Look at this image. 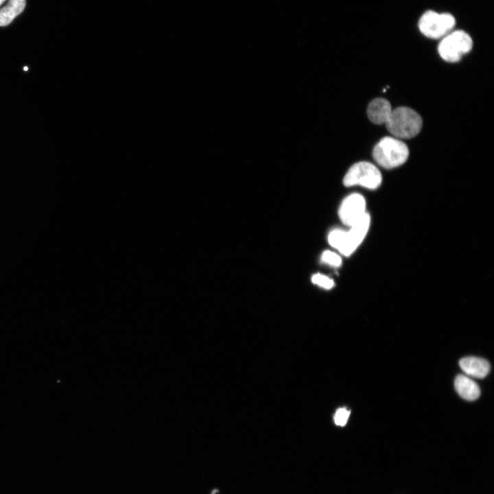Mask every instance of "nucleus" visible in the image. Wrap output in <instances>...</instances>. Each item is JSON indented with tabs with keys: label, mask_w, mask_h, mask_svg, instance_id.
Here are the masks:
<instances>
[{
	"label": "nucleus",
	"mask_w": 494,
	"mask_h": 494,
	"mask_svg": "<svg viewBox=\"0 0 494 494\" xmlns=\"http://www.w3.org/2000/svg\"><path fill=\"white\" fill-rule=\"evenodd\" d=\"M455 24L456 20L451 14L429 10L420 18L419 28L426 37L436 39L450 33Z\"/></svg>",
	"instance_id": "6"
},
{
	"label": "nucleus",
	"mask_w": 494,
	"mask_h": 494,
	"mask_svg": "<svg viewBox=\"0 0 494 494\" xmlns=\"http://www.w3.org/2000/svg\"><path fill=\"white\" fill-rule=\"evenodd\" d=\"M350 413V410L346 408L338 409L333 416L335 424L338 426H344L347 423Z\"/></svg>",
	"instance_id": "14"
},
{
	"label": "nucleus",
	"mask_w": 494,
	"mask_h": 494,
	"mask_svg": "<svg viewBox=\"0 0 494 494\" xmlns=\"http://www.w3.org/2000/svg\"><path fill=\"white\" fill-rule=\"evenodd\" d=\"M454 386L458 394L465 400L474 401L480 397L478 385L465 375H458L454 381Z\"/></svg>",
	"instance_id": "10"
},
{
	"label": "nucleus",
	"mask_w": 494,
	"mask_h": 494,
	"mask_svg": "<svg viewBox=\"0 0 494 494\" xmlns=\"http://www.w3.org/2000/svg\"><path fill=\"white\" fill-rule=\"evenodd\" d=\"M366 200L360 193H353L346 196L342 202L338 215L341 222L350 227L367 212Z\"/></svg>",
	"instance_id": "7"
},
{
	"label": "nucleus",
	"mask_w": 494,
	"mask_h": 494,
	"mask_svg": "<svg viewBox=\"0 0 494 494\" xmlns=\"http://www.w3.org/2000/svg\"><path fill=\"white\" fill-rule=\"evenodd\" d=\"M385 124L394 137L399 139H410L419 133L423 121L413 109L401 106L392 110Z\"/></svg>",
	"instance_id": "2"
},
{
	"label": "nucleus",
	"mask_w": 494,
	"mask_h": 494,
	"mask_svg": "<svg viewBox=\"0 0 494 494\" xmlns=\"http://www.w3.org/2000/svg\"><path fill=\"white\" fill-rule=\"evenodd\" d=\"M459 365L467 375L475 378H484L490 371L489 363L480 357H464L460 360Z\"/></svg>",
	"instance_id": "8"
},
{
	"label": "nucleus",
	"mask_w": 494,
	"mask_h": 494,
	"mask_svg": "<svg viewBox=\"0 0 494 494\" xmlns=\"http://www.w3.org/2000/svg\"><path fill=\"white\" fill-rule=\"evenodd\" d=\"M473 47L471 36L462 30L451 32L440 40L438 51L440 56L445 61L456 62Z\"/></svg>",
	"instance_id": "4"
},
{
	"label": "nucleus",
	"mask_w": 494,
	"mask_h": 494,
	"mask_svg": "<svg viewBox=\"0 0 494 494\" xmlns=\"http://www.w3.org/2000/svg\"><path fill=\"white\" fill-rule=\"evenodd\" d=\"M408 156L407 145L401 139L392 137L382 138L373 151L376 163L386 169H392L403 165Z\"/></svg>",
	"instance_id": "3"
},
{
	"label": "nucleus",
	"mask_w": 494,
	"mask_h": 494,
	"mask_svg": "<svg viewBox=\"0 0 494 494\" xmlns=\"http://www.w3.org/2000/svg\"><path fill=\"white\" fill-rule=\"evenodd\" d=\"M392 107L390 102L384 98H376L372 100L367 108V114L369 119L375 124H385L391 112Z\"/></svg>",
	"instance_id": "9"
},
{
	"label": "nucleus",
	"mask_w": 494,
	"mask_h": 494,
	"mask_svg": "<svg viewBox=\"0 0 494 494\" xmlns=\"http://www.w3.org/2000/svg\"><path fill=\"white\" fill-rule=\"evenodd\" d=\"M5 0H0V5L2 4V3L4 2Z\"/></svg>",
	"instance_id": "15"
},
{
	"label": "nucleus",
	"mask_w": 494,
	"mask_h": 494,
	"mask_svg": "<svg viewBox=\"0 0 494 494\" xmlns=\"http://www.w3.org/2000/svg\"><path fill=\"white\" fill-rule=\"evenodd\" d=\"M382 181L378 168L371 163L360 161L353 165L343 178L346 187L360 185L369 189H377Z\"/></svg>",
	"instance_id": "5"
},
{
	"label": "nucleus",
	"mask_w": 494,
	"mask_h": 494,
	"mask_svg": "<svg viewBox=\"0 0 494 494\" xmlns=\"http://www.w3.org/2000/svg\"><path fill=\"white\" fill-rule=\"evenodd\" d=\"M311 281L314 284L326 290H329L334 285V282L331 278L320 273L314 274Z\"/></svg>",
	"instance_id": "13"
},
{
	"label": "nucleus",
	"mask_w": 494,
	"mask_h": 494,
	"mask_svg": "<svg viewBox=\"0 0 494 494\" xmlns=\"http://www.w3.org/2000/svg\"><path fill=\"white\" fill-rule=\"evenodd\" d=\"M321 261L333 267H339L342 264L341 257L331 250H325L321 255Z\"/></svg>",
	"instance_id": "12"
},
{
	"label": "nucleus",
	"mask_w": 494,
	"mask_h": 494,
	"mask_svg": "<svg viewBox=\"0 0 494 494\" xmlns=\"http://www.w3.org/2000/svg\"><path fill=\"white\" fill-rule=\"evenodd\" d=\"M25 0H10L6 6L0 10V26L10 24L24 10Z\"/></svg>",
	"instance_id": "11"
},
{
	"label": "nucleus",
	"mask_w": 494,
	"mask_h": 494,
	"mask_svg": "<svg viewBox=\"0 0 494 494\" xmlns=\"http://www.w3.org/2000/svg\"><path fill=\"white\" fill-rule=\"evenodd\" d=\"M370 224V216L366 213L349 231L336 228L328 235V242L344 256L351 255L365 238Z\"/></svg>",
	"instance_id": "1"
}]
</instances>
